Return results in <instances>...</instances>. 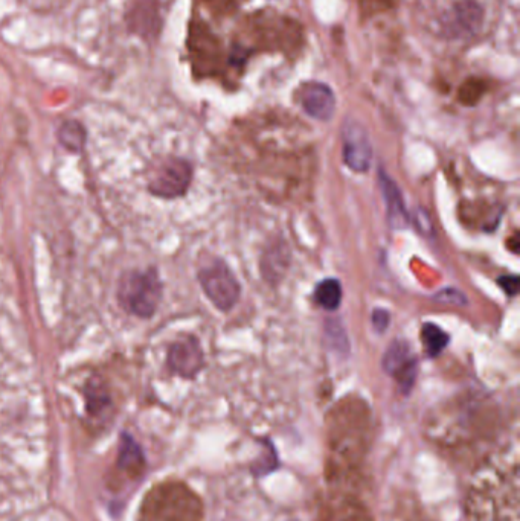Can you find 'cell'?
Here are the masks:
<instances>
[{"label":"cell","instance_id":"1","mask_svg":"<svg viewBox=\"0 0 520 521\" xmlns=\"http://www.w3.org/2000/svg\"><path fill=\"white\" fill-rule=\"evenodd\" d=\"M202 502L180 482L156 485L142 502L139 521H200Z\"/></svg>","mask_w":520,"mask_h":521},{"label":"cell","instance_id":"2","mask_svg":"<svg viewBox=\"0 0 520 521\" xmlns=\"http://www.w3.org/2000/svg\"><path fill=\"white\" fill-rule=\"evenodd\" d=\"M161 299L162 282L156 269L129 272L119 281V305L139 319H150L158 310Z\"/></svg>","mask_w":520,"mask_h":521},{"label":"cell","instance_id":"3","mask_svg":"<svg viewBox=\"0 0 520 521\" xmlns=\"http://www.w3.org/2000/svg\"><path fill=\"white\" fill-rule=\"evenodd\" d=\"M199 281L209 301L220 311H231L240 298V284L222 259L212 261L199 272Z\"/></svg>","mask_w":520,"mask_h":521},{"label":"cell","instance_id":"4","mask_svg":"<svg viewBox=\"0 0 520 521\" xmlns=\"http://www.w3.org/2000/svg\"><path fill=\"white\" fill-rule=\"evenodd\" d=\"M193 180V167L182 157L164 160L155 176L148 182V191L161 199H177L190 188Z\"/></svg>","mask_w":520,"mask_h":521},{"label":"cell","instance_id":"5","mask_svg":"<svg viewBox=\"0 0 520 521\" xmlns=\"http://www.w3.org/2000/svg\"><path fill=\"white\" fill-rule=\"evenodd\" d=\"M382 366L383 371L391 375L399 383L400 389L408 394L414 386L418 371L417 357L411 346L403 340H394L383 354Z\"/></svg>","mask_w":520,"mask_h":521},{"label":"cell","instance_id":"6","mask_svg":"<svg viewBox=\"0 0 520 521\" xmlns=\"http://www.w3.org/2000/svg\"><path fill=\"white\" fill-rule=\"evenodd\" d=\"M344 162L350 170L365 173L371 167L373 147L363 125L347 121L344 125Z\"/></svg>","mask_w":520,"mask_h":521},{"label":"cell","instance_id":"7","mask_svg":"<svg viewBox=\"0 0 520 521\" xmlns=\"http://www.w3.org/2000/svg\"><path fill=\"white\" fill-rule=\"evenodd\" d=\"M203 363H205V355L196 337H183L168 349V369L180 377H196L203 368Z\"/></svg>","mask_w":520,"mask_h":521},{"label":"cell","instance_id":"8","mask_svg":"<svg viewBox=\"0 0 520 521\" xmlns=\"http://www.w3.org/2000/svg\"><path fill=\"white\" fill-rule=\"evenodd\" d=\"M301 106L307 115L318 121L333 118L336 110V98L333 90L324 83L305 84L301 90Z\"/></svg>","mask_w":520,"mask_h":521},{"label":"cell","instance_id":"9","mask_svg":"<svg viewBox=\"0 0 520 521\" xmlns=\"http://www.w3.org/2000/svg\"><path fill=\"white\" fill-rule=\"evenodd\" d=\"M380 189H382L383 197H385L389 224L394 229H405L409 223V215L406 211L405 202H403L402 191H400L399 186L395 185L394 180L383 171L380 173Z\"/></svg>","mask_w":520,"mask_h":521},{"label":"cell","instance_id":"10","mask_svg":"<svg viewBox=\"0 0 520 521\" xmlns=\"http://www.w3.org/2000/svg\"><path fill=\"white\" fill-rule=\"evenodd\" d=\"M86 410L94 421H106L112 412V398H110L107 384L100 377L90 378L86 383Z\"/></svg>","mask_w":520,"mask_h":521},{"label":"cell","instance_id":"11","mask_svg":"<svg viewBox=\"0 0 520 521\" xmlns=\"http://www.w3.org/2000/svg\"><path fill=\"white\" fill-rule=\"evenodd\" d=\"M144 454L135 439L129 435L121 436L119 444L118 468L129 477L141 476L144 471Z\"/></svg>","mask_w":520,"mask_h":521},{"label":"cell","instance_id":"12","mask_svg":"<svg viewBox=\"0 0 520 521\" xmlns=\"http://www.w3.org/2000/svg\"><path fill=\"white\" fill-rule=\"evenodd\" d=\"M481 8L473 2H463L453 10L452 28L458 34H473L481 26Z\"/></svg>","mask_w":520,"mask_h":521},{"label":"cell","instance_id":"13","mask_svg":"<svg viewBox=\"0 0 520 521\" xmlns=\"http://www.w3.org/2000/svg\"><path fill=\"white\" fill-rule=\"evenodd\" d=\"M315 301L327 311H336L341 307L342 285L338 279H324L315 290Z\"/></svg>","mask_w":520,"mask_h":521},{"label":"cell","instance_id":"14","mask_svg":"<svg viewBox=\"0 0 520 521\" xmlns=\"http://www.w3.org/2000/svg\"><path fill=\"white\" fill-rule=\"evenodd\" d=\"M421 342L429 357H438L449 345V334L435 323H424L421 328Z\"/></svg>","mask_w":520,"mask_h":521},{"label":"cell","instance_id":"15","mask_svg":"<svg viewBox=\"0 0 520 521\" xmlns=\"http://www.w3.org/2000/svg\"><path fill=\"white\" fill-rule=\"evenodd\" d=\"M58 139L63 147L78 153L86 144V130L78 121H66L58 130Z\"/></svg>","mask_w":520,"mask_h":521},{"label":"cell","instance_id":"16","mask_svg":"<svg viewBox=\"0 0 520 521\" xmlns=\"http://www.w3.org/2000/svg\"><path fill=\"white\" fill-rule=\"evenodd\" d=\"M484 90L485 86L481 80H469L461 87L460 100L467 106H472V104L478 103Z\"/></svg>","mask_w":520,"mask_h":521},{"label":"cell","instance_id":"17","mask_svg":"<svg viewBox=\"0 0 520 521\" xmlns=\"http://www.w3.org/2000/svg\"><path fill=\"white\" fill-rule=\"evenodd\" d=\"M498 282L502 290L505 291V295L510 296V298L517 295V291H519V278H517L516 275L501 276Z\"/></svg>","mask_w":520,"mask_h":521},{"label":"cell","instance_id":"18","mask_svg":"<svg viewBox=\"0 0 520 521\" xmlns=\"http://www.w3.org/2000/svg\"><path fill=\"white\" fill-rule=\"evenodd\" d=\"M373 325L379 333L388 330L389 327V313L382 308H377L373 313Z\"/></svg>","mask_w":520,"mask_h":521}]
</instances>
